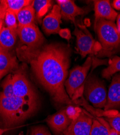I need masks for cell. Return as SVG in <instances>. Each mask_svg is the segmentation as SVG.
Returning a JSON list of instances; mask_svg holds the SVG:
<instances>
[{
  "label": "cell",
  "instance_id": "6da1fadb",
  "mask_svg": "<svg viewBox=\"0 0 120 135\" xmlns=\"http://www.w3.org/2000/svg\"><path fill=\"white\" fill-rule=\"evenodd\" d=\"M20 60L29 64L39 82L55 103L75 105L67 94L64 83L68 74L70 50L60 44H49L38 48L25 46L16 49Z\"/></svg>",
  "mask_w": 120,
  "mask_h": 135
},
{
  "label": "cell",
  "instance_id": "7a4b0ae2",
  "mask_svg": "<svg viewBox=\"0 0 120 135\" xmlns=\"http://www.w3.org/2000/svg\"><path fill=\"white\" fill-rule=\"evenodd\" d=\"M37 107V101L27 100L15 96L7 98L0 95V116L9 126L27 120L34 114Z\"/></svg>",
  "mask_w": 120,
  "mask_h": 135
},
{
  "label": "cell",
  "instance_id": "3957f363",
  "mask_svg": "<svg viewBox=\"0 0 120 135\" xmlns=\"http://www.w3.org/2000/svg\"><path fill=\"white\" fill-rule=\"evenodd\" d=\"M94 29L101 44V56H110L120 49V32L114 22L97 20L95 21Z\"/></svg>",
  "mask_w": 120,
  "mask_h": 135
},
{
  "label": "cell",
  "instance_id": "277c9868",
  "mask_svg": "<svg viewBox=\"0 0 120 135\" xmlns=\"http://www.w3.org/2000/svg\"><path fill=\"white\" fill-rule=\"evenodd\" d=\"M92 64V58L88 57L81 66L75 67L69 73V76L64 83L67 94L76 104L83 97L86 77Z\"/></svg>",
  "mask_w": 120,
  "mask_h": 135
},
{
  "label": "cell",
  "instance_id": "5b68a950",
  "mask_svg": "<svg viewBox=\"0 0 120 135\" xmlns=\"http://www.w3.org/2000/svg\"><path fill=\"white\" fill-rule=\"evenodd\" d=\"M83 95L97 108H104L107 101V92L102 81L95 76H90L85 82Z\"/></svg>",
  "mask_w": 120,
  "mask_h": 135
},
{
  "label": "cell",
  "instance_id": "8992f818",
  "mask_svg": "<svg viewBox=\"0 0 120 135\" xmlns=\"http://www.w3.org/2000/svg\"><path fill=\"white\" fill-rule=\"evenodd\" d=\"M74 34L76 37V50L82 58L88 55L96 54V42L89 30L83 25H75Z\"/></svg>",
  "mask_w": 120,
  "mask_h": 135
},
{
  "label": "cell",
  "instance_id": "52a82bcc",
  "mask_svg": "<svg viewBox=\"0 0 120 135\" xmlns=\"http://www.w3.org/2000/svg\"><path fill=\"white\" fill-rule=\"evenodd\" d=\"M17 33L23 46L30 48H38L41 47L44 42L42 33L34 23L18 27Z\"/></svg>",
  "mask_w": 120,
  "mask_h": 135
},
{
  "label": "cell",
  "instance_id": "ba28073f",
  "mask_svg": "<svg viewBox=\"0 0 120 135\" xmlns=\"http://www.w3.org/2000/svg\"><path fill=\"white\" fill-rule=\"evenodd\" d=\"M15 96L27 100L37 101L36 94L26 76L21 71L13 75Z\"/></svg>",
  "mask_w": 120,
  "mask_h": 135
},
{
  "label": "cell",
  "instance_id": "9c48e42d",
  "mask_svg": "<svg viewBox=\"0 0 120 135\" xmlns=\"http://www.w3.org/2000/svg\"><path fill=\"white\" fill-rule=\"evenodd\" d=\"M93 118L85 112H82L80 116L72 120L69 127L63 132L64 135H90Z\"/></svg>",
  "mask_w": 120,
  "mask_h": 135
},
{
  "label": "cell",
  "instance_id": "30bf717a",
  "mask_svg": "<svg viewBox=\"0 0 120 135\" xmlns=\"http://www.w3.org/2000/svg\"><path fill=\"white\" fill-rule=\"evenodd\" d=\"M56 2L61 9V17L65 20L71 21L74 25L77 24L76 17L87 14L89 11L87 8L78 7L71 0H57Z\"/></svg>",
  "mask_w": 120,
  "mask_h": 135
},
{
  "label": "cell",
  "instance_id": "8fae6325",
  "mask_svg": "<svg viewBox=\"0 0 120 135\" xmlns=\"http://www.w3.org/2000/svg\"><path fill=\"white\" fill-rule=\"evenodd\" d=\"M61 14L60 6L54 5L50 13L43 21V29L47 35L57 33L61 30Z\"/></svg>",
  "mask_w": 120,
  "mask_h": 135
},
{
  "label": "cell",
  "instance_id": "7c38bea8",
  "mask_svg": "<svg viewBox=\"0 0 120 135\" xmlns=\"http://www.w3.org/2000/svg\"><path fill=\"white\" fill-rule=\"evenodd\" d=\"M120 108V73L115 75L107 93V104L104 111Z\"/></svg>",
  "mask_w": 120,
  "mask_h": 135
},
{
  "label": "cell",
  "instance_id": "4fadbf2b",
  "mask_svg": "<svg viewBox=\"0 0 120 135\" xmlns=\"http://www.w3.org/2000/svg\"><path fill=\"white\" fill-rule=\"evenodd\" d=\"M94 3L95 21L104 20L114 22L117 16V13L112 7L109 1L96 0Z\"/></svg>",
  "mask_w": 120,
  "mask_h": 135
},
{
  "label": "cell",
  "instance_id": "5bb4252c",
  "mask_svg": "<svg viewBox=\"0 0 120 135\" xmlns=\"http://www.w3.org/2000/svg\"><path fill=\"white\" fill-rule=\"evenodd\" d=\"M71 122L66 114L65 108L49 116L47 119L48 124L57 134L63 133L69 127Z\"/></svg>",
  "mask_w": 120,
  "mask_h": 135
},
{
  "label": "cell",
  "instance_id": "9a60e30c",
  "mask_svg": "<svg viewBox=\"0 0 120 135\" xmlns=\"http://www.w3.org/2000/svg\"><path fill=\"white\" fill-rule=\"evenodd\" d=\"M17 66L18 62L15 56L11 55L8 51L0 48V80Z\"/></svg>",
  "mask_w": 120,
  "mask_h": 135
},
{
  "label": "cell",
  "instance_id": "2e32d148",
  "mask_svg": "<svg viewBox=\"0 0 120 135\" xmlns=\"http://www.w3.org/2000/svg\"><path fill=\"white\" fill-rule=\"evenodd\" d=\"M17 30L9 28H2L0 31V48L9 51L16 41Z\"/></svg>",
  "mask_w": 120,
  "mask_h": 135
},
{
  "label": "cell",
  "instance_id": "e0dca14e",
  "mask_svg": "<svg viewBox=\"0 0 120 135\" xmlns=\"http://www.w3.org/2000/svg\"><path fill=\"white\" fill-rule=\"evenodd\" d=\"M35 15L32 1L30 4L21 9L17 14L18 27H23L34 23Z\"/></svg>",
  "mask_w": 120,
  "mask_h": 135
},
{
  "label": "cell",
  "instance_id": "ac0fdd59",
  "mask_svg": "<svg viewBox=\"0 0 120 135\" xmlns=\"http://www.w3.org/2000/svg\"><path fill=\"white\" fill-rule=\"evenodd\" d=\"M118 72H120V57L115 56L110 59L108 67L103 70L102 75L105 79L110 80L112 76Z\"/></svg>",
  "mask_w": 120,
  "mask_h": 135
},
{
  "label": "cell",
  "instance_id": "d6986e66",
  "mask_svg": "<svg viewBox=\"0 0 120 135\" xmlns=\"http://www.w3.org/2000/svg\"><path fill=\"white\" fill-rule=\"evenodd\" d=\"M7 11H10L16 15L24 7L30 4L32 1L29 0H4Z\"/></svg>",
  "mask_w": 120,
  "mask_h": 135
},
{
  "label": "cell",
  "instance_id": "ffe728a7",
  "mask_svg": "<svg viewBox=\"0 0 120 135\" xmlns=\"http://www.w3.org/2000/svg\"><path fill=\"white\" fill-rule=\"evenodd\" d=\"M33 6L37 18L40 20L51 7V1L49 0H35L33 1Z\"/></svg>",
  "mask_w": 120,
  "mask_h": 135
},
{
  "label": "cell",
  "instance_id": "44dd1931",
  "mask_svg": "<svg viewBox=\"0 0 120 135\" xmlns=\"http://www.w3.org/2000/svg\"><path fill=\"white\" fill-rule=\"evenodd\" d=\"M3 91L0 93V95L4 97L10 98L14 97V83L13 75L9 74L5 79L2 84Z\"/></svg>",
  "mask_w": 120,
  "mask_h": 135
},
{
  "label": "cell",
  "instance_id": "7402d4cb",
  "mask_svg": "<svg viewBox=\"0 0 120 135\" xmlns=\"http://www.w3.org/2000/svg\"><path fill=\"white\" fill-rule=\"evenodd\" d=\"M90 135H108V131L100 121L97 119H93Z\"/></svg>",
  "mask_w": 120,
  "mask_h": 135
},
{
  "label": "cell",
  "instance_id": "603a6c76",
  "mask_svg": "<svg viewBox=\"0 0 120 135\" xmlns=\"http://www.w3.org/2000/svg\"><path fill=\"white\" fill-rule=\"evenodd\" d=\"M109 126L114 129L118 135H120V113L117 111L113 115L108 116L104 119Z\"/></svg>",
  "mask_w": 120,
  "mask_h": 135
},
{
  "label": "cell",
  "instance_id": "cb8c5ba5",
  "mask_svg": "<svg viewBox=\"0 0 120 135\" xmlns=\"http://www.w3.org/2000/svg\"><path fill=\"white\" fill-rule=\"evenodd\" d=\"M4 21L8 28L17 30L18 27L17 15L14 13L10 11H7Z\"/></svg>",
  "mask_w": 120,
  "mask_h": 135
},
{
  "label": "cell",
  "instance_id": "d4e9b609",
  "mask_svg": "<svg viewBox=\"0 0 120 135\" xmlns=\"http://www.w3.org/2000/svg\"><path fill=\"white\" fill-rule=\"evenodd\" d=\"M65 109L67 115L71 120L77 118L82 112L81 109L74 105H68Z\"/></svg>",
  "mask_w": 120,
  "mask_h": 135
},
{
  "label": "cell",
  "instance_id": "484cf974",
  "mask_svg": "<svg viewBox=\"0 0 120 135\" xmlns=\"http://www.w3.org/2000/svg\"><path fill=\"white\" fill-rule=\"evenodd\" d=\"M30 135H52L48 129L45 126H39L31 129Z\"/></svg>",
  "mask_w": 120,
  "mask_h": 135
},
{
  "label": "cell",
  "instance_id": "4316f807",
  "mask_svg": "<svg viewBox=\"0 0 120 135\" xmlns=\"http://www.w3.org/2000/svg\"><path fill=\"white\" fill-rule=\"evenodd\" d=\"M98 120L100 121L102 124L107 128L108 131V135H118V134L117 133V132L104 119L101 118H96Z\"/></svg>",
  "mask_w": 120,
  "mask_h": 135
},
{
  "label": "cell",
  "instance_id": "83f0119b",
  "mask_svg": "<svg viewBox=\"0 0 120 135\" xmlns=\"http://www.w3.org/2000/svg\"><path fill=\"white\" fill-rule=\"evenodd\" d=\"M59 33L62 38L68 41H69L71 37L70 31L68 29H61Z\"/></svg>",
  "mask_w": 120,
  "mask_h": 135
},
{
  "label": "cell",
  "instance_id": "f1b7e54d",
  "mask_svg": "<svg viewBox=\"0 0 120 135\" xmlns=\"http://www.w3.org/2000/svg\"><path fill=\"white\" fill-rule=\"evenodd\" d=\"M7 12V8L4 4V0H0V21L4 19Z\"/></svg>",
  "mask_w": 120,
  "mask_h": 135
},
{
  "label": "cell",
  "instance_id": "f546056e",
  "mask_svg": "<svg viewBox=\"0 0 120 135\" xmlns=\"http://www.w3.org/2000/svg\"><path fill=\"white\" fill-rule=\"evenodd\" d=\"M112 6L114 9L120 10V0H114L113 2Z\"/></svg>",
  "mask_w": 120,
  "mask_h": 135
},
{
  "label": "cell",
  "instance_id": "4dcf8cb0",
  "mask_svg": "<svg viewBox=\"0 0 120 135\" xmlns=\"http://www.w3.org/2000/svg\"><path fill=\"white\" fill-rule=\"evenodd\" d=\"M116 27H117V28L118 31L120 32V15L118 16L117 19Z\"/></svg>",
  "mask_w": 120,
  "mask_h": 135
},
{
  "label": "cell",
  "instance_id": "1f68e13d",
  "mask_svg": "<svg viewBox=\"0 0 120 135\" xmlns=\"http://www.w3.org/2000/svg\"><path fill=\"white\" fill-rule=\"evenodd\" d=\"M9 130V129H0V135H2L4 132Z\"/></svg>",
  "mask_w": 120,
  "mask_h": 135
},
{
  "label": "cell",
  "instance_id": "d6a6232c",
  "mask_svg": "<svg viewBox=\"0 0 120 135\" xmlns=\"http://www.w3.org/2000/svg\"><path fill=\"white\" fill-rule=\"evenodd\" d=\"M2 25H3V21H0V31L2 28Z\"/></svg>",
  "mask_w": 120,
  "mask_h": 135
}]
</instances>
